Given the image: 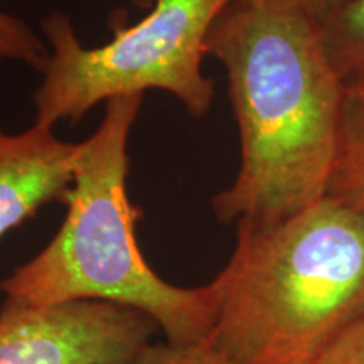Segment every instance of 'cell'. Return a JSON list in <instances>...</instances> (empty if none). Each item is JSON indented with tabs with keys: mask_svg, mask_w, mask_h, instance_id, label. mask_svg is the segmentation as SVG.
<instances>
[{
	"mask_svg": "<svg viewBox=\"0 0 364 364\" xmlns=\"http://www.w3.org/2000/svg\"><path fill=\"white\" fill-rule=\"evenodd\" d=\"M206 53L226 73L241 149L235 181L211 199L216 220L270 228L327 198L346 83L318 22L235 0Z\"/></svg>",
	"mask_w": 364,
	"mask_h": 364,
	"instance_id": "obj_1",
	"label": "cell"
},
{
	"mask_svg": "<svg viewBox=\"0 0 364 364\" xmlns=\"http://www.w3.org/2000/svg\"><path fill=\"white\" fill-rule=\"evenodd\" d=\"M144 95L105 103L98 129L83 140V159L63 203L65 221L46 247L0 282L4 302L22 307L97 300L144 312L167 343L211 339L225 292L221 272L208 284L179 287L145 260L130 201L129 140Z\"/></svg>",
	"mask_w": 364,
	"mask_h": 364,
	"instance_id": "obj_2",
	"label": "cell"
},
{
	"mask_svg": "<svg viewBox=\"0 0 364 364\" xmlns=\"http://www.w3.org/2000/svg\"><path fill=\"white\" fill-rule=\"evenodd\" d=\"M211 343L231 364H317L364 318V211L327 198L236 226Z\"/></svg>",
	"mask_w": 364,
	"mask_h": 364,
	"instance_id": "obj_3",
	"label": "cell"
},
{
	"mask_svg": "<svg viewBox=\"0 0 364 364\" xmlns=\"http://www.w3.org/2000/svg\"><path fill=\"white\" fill-rule=\"evenodd\" d=\"M235 0H156L144 19L108 21L112 39L85 48L70 17L49 14L41 29L49 58L34 91L36 120L76 124L100 103L145 91H166L191 117L203 118L215 102V81L203 71L213 22Z\"/></svg>",
	"mask_w": 364,
	"mask_h": 364,
	"instance_id": "obj_4",
	"label": "cell"
},
{
	"mask_svg": "<svg viewBox=\"0 0 364 364\" xmlns=\"http://www.w3.org/2000/svg\"><path fill=\"white\" fill-rule=\"evenodd\" d=\"M159 327L144 312L97 300L0 307V364H125Z\"/></svg>",
	"mask_w": 364,
	"mask_h": 364,
	"instance_id": "obj_5",
	"label": "cell"
},
{
	"mask_svg": "<svg viewBox=\"0 0 364 364\" xmlns=\"http://www.w3.org/2000/svg\"><path fill=\"white\" fill-rule=\"evenodd\" d=\"M83 159V142H66L54 127L34 122L22 132L0 127V240L61 201Z\"/></svg>",
	"mask_w": 364,
	"mask_h": 364,
	"instance_id": "obj_6",
	"label": "cell"
},
{
	"mask_svg": "<svg viewBox=\"0 0 364 364\" xmlns=\"http://www.w3.org/2000/svg\"><path fill=\"white\" fill-rule=\"evenodd\" d=\"M327 196L364 211V81L346 85L338 156Z\"/></svg>",
	"mask_w": 364,
	"mask_h": 364,
	"instance_id": "obj_7",
	"label": "cell"
},
{
	"mask_svg": "<svg viewBox=\"0 0 364 364\" xmlns=\"http://www.w3.org/2000/svg\"><path fill=\"white\" fill-rule=\"evenodd\" d=\"M322 44L346 85L364 81V0H351L318 22Z\"/></svg>",
	"mask_w": 364,
	"mask_h": 364,
	"instance_id": "obj_8",
	"label": "cell"
},
{
	"mask_svg": "<svg viewBox=\"0 0 364 364\" xmlns=\"http://www.w3.org/2000/svg\"><path fill=\"white\" fill-rule=\"evenodd\" d=\"M49 58L46 41L34 33L26 21L0 11V66L22 63L43 71Z\"/></svg>",
	"mask_w": 364,
	"mask_h": 364,
	"instance_id": "obj_9",
	"label": "cell"
},
{
	"mask_svg": "<svg viewBox=\"0 0 364 364\" xmlns=\"http://www.w3.org/2000/svg\"><path fill=\"white\" fill-rule=\"evenodd\" d=\"M125 364H231L211 343L172 344L149 343Z\"/></svg>",
	"mask_w": 364,
	"mask_h": 364,
	"instance_id": "obj_10",
	"label": "cell"
},
{
	"mask_svg": "<svg viewBox=\"0 0 364 364\" xmlns=\"http://www.w3.org/2000/svg\"><path fill=\"white\" fill-rule=\"evenodd\" d=\"M240 2L270 9V11L277 12L295 14V16H302L316 22H322L326 17L339 11L341 7H344L351 0H240Z\"/></svg>",
	"mask_w": 364,
	"mask_h": 364,
	"instance_id": "obj_11",
	"label": "cell"
},
{
	"mask_svg": "<svg viewBox=\"0 0 364 364\" xmlns=\"http://www.w3.org/2000/svg\"><path fill=\"white\" fill-rule=\"evenodd\" d=\"M317 364H364V318L346 331Z\"/></svg>",
	"mask_w": 364,
	"mask_h": 364,
	"instance_id": "obj_12",
	"label": "cell"
},
{
	"mask_svg": "<svg viewBox=\"0 0 364 364\" xmlns=\"http://www.w3.org/2000/svg\"><path fill=\"white\" fill-rule=\"evenodd\" d=\"M130 4L136 9H144V11L149 12L154 7V4H156V0H130Z\"/></svg>",
	"mask_w": 364,
	"mask_h": 364,
	"instance_id": "obj_13",
	"label": "cell"
}]
</instances>
